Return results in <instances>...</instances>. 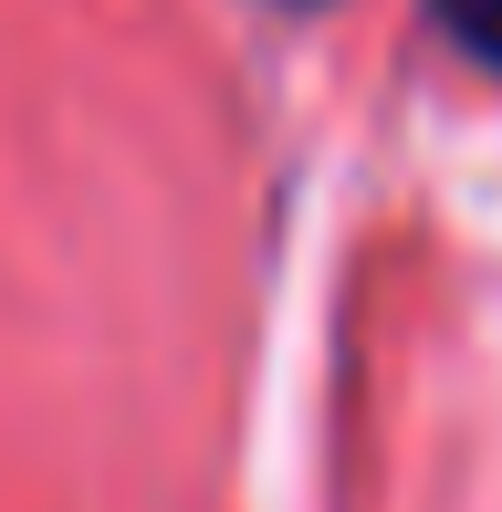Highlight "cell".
I'll return each instance as SVG.
<instances>
[{
    "label": "cell",
    "mask_w": 502,
    "mask_h": 512,
    "mask_svg": "<svg viewBox=\"0 0 502 512\" xmlns=\"http://www.w3.org/2000/svg\"><path fill=\"white\" fill-rule=\"evenodd\" d=\"M429 21H440L482 74H502V0H429Z\"/></svg>",
    "instance_id": "6da1fadb"
},
{
    "label": "cell",
    "mask_w": 502,
    "mask_h": 512,
    "mask_svg": "<svg viewBox=\"0 0 502 512\" xmlns=\"http://www.w3.org/2000/svg\"><path fill=\"white\" fill-rule=\"evenodd\" d=\"M283 11H314V0H283Z\"/></svg>",
    "instance_id": "7a4b0ae2"
}]
</instances>
